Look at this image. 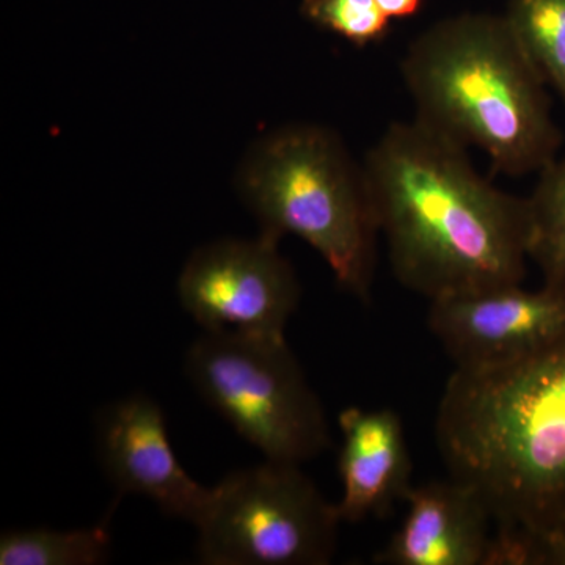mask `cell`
<instances>
[{"instance_id":"1","label":"cell","mask_w":565,"mask_h":565,"mask_svg":"<svg viewBox=\"0 0 565 565\" xmlns=\"http://www.w3.org/2000/svg\"><path fill=\"white\" fill-rule=\"evenodd\" d=\"M363 169L394 277L405 288L435 300L523 281L527 199L486 180L467 148L415 118L396 121Z\"/></svg>"},{"instance_id":"2","label":"cell","mask_w":565,"mask_h":565,"mask_svg":"<svg viewBox=\"0 0 565 565\" xmlns=\"http://www.w3.org/2000/svg\"><path fill=\"white\" fill-rule=\"evenodd\" d=\"M449 476L484 498L501 534L565 525V333L505 366L455 370L435 416Z\"/></svg>"},{"instance_id":"3","label":"cell","mask_w":565,"mask_h":565,"mask_svg":"<svg viewBox=\"0 0 565 565\" xmlns=\"http://www.w3.org/2000/svg\"><path fill=\"white\" fill-rule=\"evenodd\" d=\"M401 74L415 120L489 156L494 172L541 173L556 159L559 128L546 84L508 18L467 13L423 32Z\"/></svg>"},{"instance_id":"4","label":"cell","mask_w":565,"mask_h":565,"mask_svg":"<svg viewBox=\"0 0 565 565\" xmlns=\"http://www.w3.org/2000/svg\"><path fill=\"white\" fill-rule=\"evenodd\" d=\"M239 180L263 233L299 236L344 291L370 300L381 233L363 163L337 134L313 125L278 129L253 148Z\"/></svg>"},{"instance_id":"5","label":"cell","mask_w":565,"mask_h":565,"mask_svg":"<svg viewBox=\"0 0 565 565\" xmlns=\"http://www.w3.org/2000/svg\"><path fill=\"white\" fill-rule=\"evenodd\" d=\"M185 374L264 459L302 465L329 448L326 412L286 338L204 332L185 355Z\"/></svg>"},{"instance_id":"6","label":"cell","mask_w":565,"mask_h":565,"mask_svg":"<svg viewBox=\"0 0 565 565\" xmlns=\"http://www.w3.org/2000/svg\"><path fill=\"white\" fill-rule=\"evenodd\" d=\"M341 523L300 465L264 460L212 487L196 553L207 565H326Z\"/></svg>"},{"instance_id":"7","label":"cell","mask_w":565,"mask_h":565,"mask_svg":"<svg viewBox=\"0 0 565 565\" xmlns=\"http://www.w3.org/2000/svg\"><path fill=\"white\" fill-rule=\"evenodd\" d=\"M278 237L218 241L199 248L182 269V308L204 332L282 340L300 286L278 252Z\"/></svg>"},{"instance_id":"8","label":"cell","mask_w":565,"mask_h":565,"mask_svg":"<svg viewBox=\"0 0 565 565\" xmlns=\"http://www.w3.org/2000/svg\"><path fill=\"white\" fill-rule=\"evenodd\" d=\"M427 326L457 370L520 362L565 333V294L519 285L430 300Z\"/></svg>"},{"instance_id":"9","label":"cell","mask_w":565,"mask_h":565,"mask_svg":"<svg viewBox=\"0 0 565 565\" xmlns=\"http://www.w3.org/2000/svg\"><path fill=\"white\" fill-rule=\"evenodd\" d=\"M96 451L120 494L147 498L169 516L200 522L212 487L196 482L174 455L161 405L143 393L115 401L96 418Z\"/></svg>"},{"instance_id":"10","label":"cell","mask_w":565,"mask_h":565,"mask_svg":"<svg viewBox=\"0 0 565 565\" xmlns=\"http://www.w3.org/2000/svg\"><path fill=\"white\" fill-rule=\"evenodd\" d=\"M399 527L374 556L379 565H493L497 522L473 487L449 476L414 486Z\"/></svg>"},{"instance_id":"11","label":"cell","mask_w":565,"mask_h":565,"mask_svg":"<svg viewBox=\"0 0 565 565\" xmlns=\"http://www.w3.org/2000/svg\"><path fill=\"white\" fill-rule=\"evenodd\" d=\"M338 426L341 522L384 519L414 489L403 419L388 407H348L338 416Z\"/></svg>"},{"instance_id":"12","label":"cell","mask_w":565,"mask_h":565,"mask_svg":"<svg viewBox=\"0 0 565 565\" xmlns=\"http://www.w3.org/2000/svg\"><path fill=\"white\" fill-rule=\"evenodd\" d=\"M110 514L98 525L76 530L7 531L0 537L2 565H96L109 557Z\"/></svg>"},{"instance_id":"13","label":"cell","mask_w":565,"mask_h":565,"mask_svg":"<svg viewBox=\"0 0 565 565\" xmlns=\"http://www.w3.org/2000/svg\"><path fill=\"white\" fill-rule=\"evenodd\" d=\"M530 207V259L537 264L544 286L565 294V158L539 173Z\"/></svg>"},{"instance_id":"14","label":"cell","mask_w":565,"mask_h":565,"mask_svg":"<svg viewBox=\"0 0 565 565\" xmlns=\"http://www.w3.org/2000/svg\"><path fill=\"white\" fill-rule=\"evenodd\" d=\"M504 17L545 84L565 103V0H511Z\"/></svg>"},{"instance_id":"15","label":"cell","mask_w":565,"mask_h":565,"mask_svg":"<svg viewBox=\"0 0 565 565\" xmlns=\"http://www.w3.org/2000/svg\"><path fill=\"white\" fill-rule=\"evenodd\" d=\"M302 13L360 47L384 40L392 21L375 0H303Z\"/></svg>"},{"instance_id":"16","label":"cell","mask_w":565,"mask_h":565,"mask_svg":"<svg viewBox=\"0 0 565 565\" xmlns=\"http://www.w3.org/2000/svg\"><path fill=\"white\" fill-rule=\"evenodd\" d=\"M493 565H565V525L535 539L498 533Z\"/></svg>"},{"instance_id":"17","label":"cell","mask_w":565,"mask_h":565,"mask_svg":"<svg viewBox=\"0 0 565 565\" xmlns=\"http://www.w3.org/2000/svg\"><path fill=\"white\" fill-rule=\"evenodd\" d=\"M390 20L414 17L422 9L423 0H375Z\"/></svg>"}]
</instances>
